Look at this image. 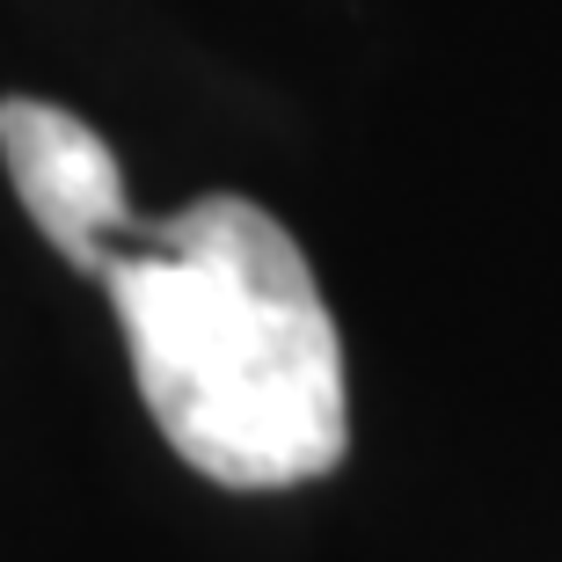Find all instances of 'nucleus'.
I'll return each mask as SVG.
<instances>
[{"instance_id": "f257e3e1", "label": "nucleus", "mask_w": 562, "mask_h": 562, "mask_svg": "<svg viewBox=\"0 0 562 562\" xmlns=\"http://www.w3.org/2000/svg\"><path fill=\"white\" fill-rule=\"evenodd\" d=\"M132 380L176 453L220 490H292L351 446L344 344L307 256L263 205L212 190L103 241Z\"/></svg>"}, {"instance_id": "f03ea898", "label": "nucleus", "mask_w": 562, "mask_h": 562, "mask_svg": "<svg viewBox=\"0 0 562 562\" xmlns=\"http://www.w3.org/2000/svg\"><path fill=\"white\" fill-rule=\"evenodd\" d=\"M0 161L15 183L22 212L37 220V234L74 263L95 271L103 241L132 220L125 168L110 154V139L95 125H81L74 110L37 103V95H8L0 103Z\"/></svg>"}]
</instances>
